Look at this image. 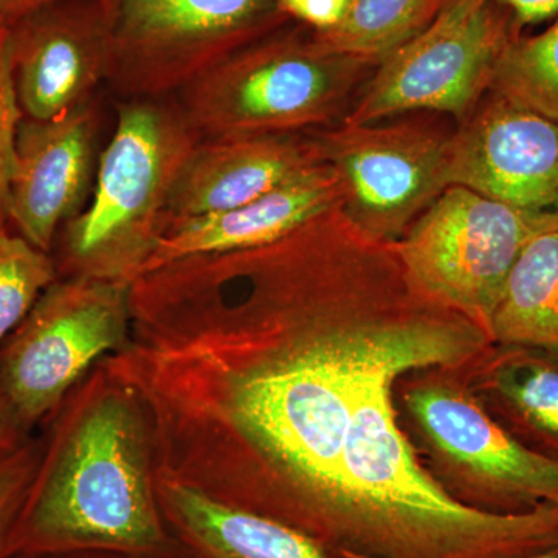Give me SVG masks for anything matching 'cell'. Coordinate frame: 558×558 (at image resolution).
Wrapping results in <instances>:
<instances>
[{
    "instance_id": "1",
    "label": "cell",
    "mask_w": 558,
    "mask_h": 558,
    "mask_svg": "<svg viewBox=\"0 0 558 558\" xmlns=\"http://www.w3.org/2000/svg\"><path fill=\"white\" fill-rule=\"evenodd\" d=\"M446 307L396 242L333 208L269 244L142 275L130 340L101 363L148 413L156 476L322 545L355 381Z\"/></svg>"
},
{
    "instance_id": "2",
    "label": "cell",
    "mask_w": 558,
    "mask_h": 558,
    "mask_svg": "<svg viewBox=\"0 0 558 558\" xmlns=\"http://www.w3.org/2000/svg\"><path fill=\"white\" fill-rule=\"evenodd\" d=\"M43 427L11 556H182L157 499L149 416L128 385L98 362Z\"/></svg>"
},
{
    "instance_id": "3",
    "label": "cell",
    "mask_w": 558,
    "mask_h": 558,
    "mask_svg": "<svg viewBox=\"0 0 558 558\" xmlns=\"http://www.w3.org/2000/svg\"><path fill=\"white\" fill-rule=\"evenodd\" d=\"M201 140L178 101L119 102L89 204L62 227L51 250L58 277L132 284L167 230L172 193Z\"/></svg>"
},
{
    "instance_id": "4",
    "label": "cell",
    "mask_w": 558,
    "mask_h": 558,
    "mask_svg": "<svg viewBox=\"0 0 558 558\" xmlns=\"http://www.w3.org/2000/svg\"><path fill=\"white\" fill-rule=\"evenodd\" d=\"M374 65L330 53L290 21L231 54L179 92V108L202 140L300 134L343 120Z\"/></svg>"
},
{
    "instance_id": "5",
    "label": "cell",
    "mask_w": 558,
    "mask_h": 558,
    "mask_svg": "<svg viewBox=\"0 0 558 558\" xmlns=\"http://www.w3.org/2000/svg\"><path fill=\"white\" fill-rule=\"evenodd\" d=\"M472 365L411 371L398 381L428 472L451 497L486 512L558 506V458L526 446L497 421L472 387Z\"/></svg>"
},
{
    "instance_id": "6",
    "label": "cell",
    "mask_w": 558,
    "mask_h": 558,
    "mask_svg": "<svg viewBox=\"0 0 558 558\" xmlns=\"http://www.w3.org/2000/svg\"><path fill=\"white\" fill-rule=\"evenodd\" d=\"M108 80L126 98H168L290 22L278 0H102Z\"/></svg>"
},
{
    "instance_id": "7",
    "label": "cell",
    "mask_w": 558,
    "mask_h": 558,
    "mask_svg": "<svg viewBox=\"0 0 558 558\" xmlns=\"http://www.w3.org/2000/svg\"><path fill=\"white\" fill-rule=\"evenodd\" d=\"M131 286L58 278L0 344V388L32 433L130 340Z\"/></svg>"
},
{
    "instance_id": "8",
    "label": "cell",
    "mask_w": 558,
    "mask_h": 558,
    "mask_svg": "<svg viewBox=\"0 0 558 558\" xmlns=\"http://www.w3.org/2000/svg\"><path fill=\"white\" fill-rule=\"evenodd\" d=\"M554 227L558 215L524 211L464 186H449L396 245L425 292L488 333L521 250Z\"/></svg>"
},
{
    "instance_id": "9",
    "label": "cell",
    "mask_w": 558,
    "mask_h": 558,
    "mask_svg": "<svg viewBox=\"0 0 558 558\" xmlns=\"http://www.w3.org/2000/svg\"><path fill=\"white\" fill-rule=\"evenodd\" d=\"M515 35L509 11L487 0L440 11L374 68L340 121L377 123L422 110L462 123L490 89L499 54Z\"/></svg>"
},
{
    "instance_id": "10",
    "label": "cell",
    "mask_w": 558,
    "mask_h": 558,
    "mask_svg": "<svg viewBox=\"0 0 558 558\" xmlns=\"http://www.w3.org/2000/svg\"><path fill=\"white\" fill-rule=\"evenodd\" d=\"M312 135L339 175L341 213L376 240H402L447 189L451 132L429 117L392 123L339 121Z\"/></svg>"
},
{
    "instance_id": "11",
    "label": "cell",
    "mask_w": 558,
    "mask_h": 558,
    "mask_svg": "<svg viewBox=\"0 0 558 558\" xmlns=\"http://www.w3.org/2000/svg\"><path fill=\"white\" fill-rule=\"evenodd\" d=\"M446 175L447 189L558 215V120L488 94L451 132Z\"/></svg>"
},
{
    "instance_id": "12",
    "label": "cell",
    "mask_w": 558,
    "mask_h": 558,
    "mask_svg": "<svg viewBox=\"0 0 558 558\" xmlns=\"http://www.w3.org/2000/svg\"><path fill=\"white\" fill-rule=\"evenodd\" d=\"M11 73L25 119L53 120L94 100L108 80L102 0H57L9 28Z\"/></svg>"
},
{
    "instance_id": "13",
    "label": "cell",
    "mask_w": 558,
    "mask_h": 558,
    "mask_svg": "<svg viewBox=\"0 0 558 558\" xmlns=\"http://www.w3.org/2000/svg\"><path fill=\"white\" fill-rule=\"evenodd\" d=\"M98 130L94 100L58 119L21 121L7 220L14 233L50 255L58 233L83 211L94 190Z\"/></svg>"
},
{
    "instance_id": "14",
    "label": "cell",
    "mask_w": 558,
    "mask_h": 558,
    "mask_svg": "<svg viewBox=\"0 0 558 558\" xmlns=\"http://www.w3.org/2000/svg\"><path fill=\"white\" fill-rule=\"evenodd\" d=\"M325 163L314 135L301 132L201 140L172 193L168 226L242 207Z\"/></svg>"
},
{
    "instance_id": "15",
    "label": "cell",
    "mask_w": 558,
    "mask_h": 558,
    "mask_svg": "<svg viewBox=\"0 0 558 558\" xmlns=\"http://www.w3.org/2000/svg\"><path fill=\"white\" fill-rule=\"evenodd\" d=\"M341 201L339 175L325 163L242 207L170 223L142 275L172 260L269 244L322 213L340 207Z\"/></svg>"
},
{
    "instance_id": "16",
    "label": "cell",
    "mask_w": 558,
    "mask_h": 558,
    "mask_svg": "<svg viewBox=\"0 0 558 558\" xmlns=\"http://www.w3.org/2000/svg\"><path fill=\"white\" fill-rule=\"evenodd\" d=\"M161 515L191 558H336L303 532L156 476Z\"/></svg>"
},
{
    "instance_id": "17",
    "label": "cell",
    "mask_w": 558,
    "mask_h": 558,
    "mask_svg": "<svg viewBox=\"0 0 558 558\" xmlns=\"http://www.w3.org/2000/svg\"><path fill=\"white\" fill-rule=\"evenodd\" d=\"M481 400L521 432L558 451V357L529 348L494 347L470 368Z\"/></svg>"
},
{
    "instance_id": "18",
    "label": "cell",
    "mask_w": 558,
    "mask_h": 558,
    "mask_svg": "<svg viewBox=\"0 0 558 558\" xmlns=\"http://www.w3.org/2000/svg\"><path fill=\"white\" fill-rule=\"evenodd\" d=\"M488 333L494 347L537 349L558 357V227L521 250Z\"/></svg>"
},
{
    "instance_id": "19",
    "label": "cell",
    "mask_w": 558,
    "mask_h": 558,
    "mask_svg": "<svg viewBox=\"0 0 558 558\" xmlns=\"http://www.w3.org/2000/svg\"><path fill=\"white\" fill-rule=\"evenodd\" d=\"M427 25V0H349L347 13L336 27L311 33L323 50L376 68Z\"/></svg>"
},
{
    "instance_id": "20",
    "label": "cell",
    "mask_w": 558,
    "mask_h": 558,
    "mask_svg": "<svg viewBox=\"0 0 558 558\" xmlns=\"http://www.w3.org/2000/svg\"><path fill=\"white\" fill-rule=\"evenodd\" d=\"M488 94L558 120V20L539 35H515L506 44Z\"/></svg>"
},
{
    "instance_id": "21",
    "label": "cell",
    "mask_w": 558,
    "mask_h": 558,
    "mask_svg": "<svg viewBox=\"0 0 558 558\" xmlns=\"http://www.w3.org/2000/svg\"><path fill=\"white\" fill-rule=\"evenodd\" d=\"M58 278L50 253L0 226V344Z\"/></svg>"
},
{
    "instance_id": "22",
    "label": "cell",
    "mask_w": 558,
    "mask_h": 558,
    "mask_svg": "<svg viewBox=\"0 0 558 558\" xmlns=\"http://www.w3.org/2000/svg\"><path fill=\"white\" fill-rule=\"evenodd\" d=\"M40 453L39 438L0 457V558L11 557L13 535L31 488Z\"/></svg>"
},
{
    "instance_id": "23",
    "label": "cell",
    "mask_w": 558,
    "mask_h": 558,
    "mask_svg": "<svg viewBox=\"0 0 558 558\" xmlns=\"http://www.w3.org/2000/svg\"><path fill=\"white\" fill-rule=\"evenodd\" d=\"M24 113L17 100L11 73L9 27L0 24V226H9L7 204L10 175L13 168L14 143Z\"/></svg>"
},
{
    "instance_id": "24",
    "label": "cell",
    "mask_w": 558,
    "mask_h": 558,
    "mask_svg": "<svg viewBox=\"0 0 558 558\" xmlns=\"http://www.w3.org/2000/svg\"><path fill=\"white\" fill-rule=\"evenodd\" d=\"M349 0H278L279 10L312 33L336 27L347 13Z\"/></svg>"
},
{
    "instance_id": "25",
    "label": "cell",
    "mask_w": 558,
    "mask_h": 558,
    "mask_svg": "<svg viewBox=\"0 0 558 558\" xmlns=\"http://www.w3.org/2000/svg\"><path fill=\"white\" fill-rule=\"evenodd\" d=\"M454 3L461 0H446ZM497 3L512 16L517 32L527 25L539 24V22L553 20L558 16V0H488Z\"/></svg>"
},
{
    "instance_id": "26",
    "label": "cell",
    "mask_w": 558,
    "mask_h": 558,
    "mask_svg": "<svg viewBox=\"0 0 558 558\" xmlns=\"http://www.w3.org/2000/svg\"><path fill=\"white\" fill-rule=\"evenodd\" d=\"M32 438L33 433L25 427L13 403L0 388V457L21 449Z\"/></svg>"
},
{
    "instance_id": "27",
    "label": "cell",
    "mask_w": 558,
    "mask_h": 558,
    "mask_svg": "<svg viewBox=\"0 0 558 558\" xmlns=\"http://www.w3.org/2000/svg\"><path fill=\"white\" fill-rule=\"evenodd\" d=\"M51 2L57 0H0V24L10 28L11 25Z\"/></svg>"
},
{
    "instance_id": "28",
    "label": "cell",
    "mask_w": 558,
    "mask_h": 558,
    "mask_svg": "<svg viewBox=\"0 0 558 558\" xmlns=\"http://www.w3.org/2000/svg\"><path fill=\"white\" fill-rule=\"evenodd\" d=\"M9 558H134L120 556L112 553H97V550H86V553H62V554H16Z\"/></svg>"
},
{
    "instance_id": "29",
    "label": "cell",
    "mask_w": 558,
    "mask_h": 558,
    "mask_svg": "<svg viewBox=\"0 0 558 558\" xmlns=\"http://www.w3.org/2000/svg\"><path fill=\"white\" fill-rule=\"evenodd\" d=\"M517 558H558V545L550 546V548L535 550V553L526 554Z\"/></svg>"
},
{
    "instance_id": "30",
    "label": "cell",
    "mask_w": 558,
    "mask_h": 558,
    "mask_svg": "<svg viewBox=\"0 0 558 558\" xmlns=\"http://www.w3.org/2000/svg\"><path fill=\"white\" fill-rule=\"evenodd\" d=\"M178 558H191V557L189 556V553H186V550H185V549H183V554H182V556H180V557H178Z\"/></svg>"
}]
</instances>
